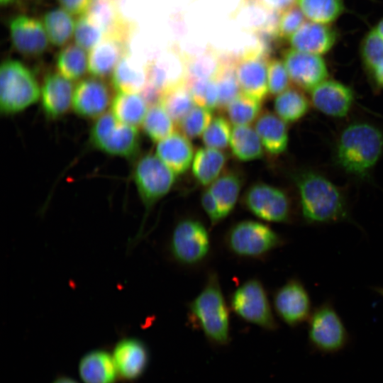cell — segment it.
I'll list each match as a JSON object with an SVG mask.
<instances>
[{
	"mask_svg": "<svg viewBox=\"0 0 383 383\" xmlns=\"http://www.w3.org/2000/svg\"><path fill=\"white\" fill-rule=\"evenodd\" d=\"M230 147L233 155L241 161H250L263 156V145L255 130L249 125L235 126Z\"/></svg>",
	"mask_w": 383,
	"mask_h": 383,
	"instance_id": "obj_32",
	"label": "cell"
},
{
	"mask_svg": "<svg viewBox=\"0 0 383 383\" xmlns=\"http://www.w3.org/2000/svg\"><path fill=\"white\" fill-rule=\"evenodd\" d=\"M72 84L60 73L49 72L43 80L41 103L45 115L57 118L64 115L72 104Z\"/></svg>",
	"mask_w": 383,
	"mask_h": 383,
	"instance_id": "obj_21",
	"label": "cell"
},
{
	"mask_svg": "<svg viewBox=\"0 0 383 383\" xmlns=\"http://www.w3.org/2000/svg\"><path fill=\"white\" fill-rule=\"evenodd\" d=\"M243 183V177L238 172L228 170L211 184L209 189L216 201L222 220L235 208Z\"/></svg>",
	"mask_w": 383,
	"mask_h": 383,
	"instance_id": "obj_28",
	"label": "cell"
},
{
	"mask_svg": "<svg viewBox=\"0 0 383 383\" xmlns=\"http://www.w3.org/2000/svg\"><path fill=\"white\" fill-rule=\"evenodd\" d=\"M213 118V110L196 105L177 124V127L188 138L194 139L203 135Z\"/></svg>",
	"mask_w": 383,
	"mask_h": 383,
	"instance_id": "obj_42",
	"label": "cell"
},
{
	"mask_svg": "<svg viewBox=\"0 0 383 383\" xmlns=\"http://www.w3.org/2000/svg\"><path fill=\"white\" fill-rule=\"evenodd\" d=\"M185 59L186 80L215 79L223 63L222 52L209 45L200 54Z\"/></svg>",
	"mask_w": 383,
	"mask_h": 383,
	"instance_id": "obj_33",
	"label": "cell"
},
{
	"mask_svg": "<svg viewBox=\"0 0 383 383\" xmlns=\"http://www.w3.org/2000/svg\"><path fill=\"white\" fill-rule=\"evenodd\" d=\"M160 104L176 126L196 105L186 82L165 90Z\"/></svg>",
	"mask_w": 383,
	"mask_h": 383,
	"instance_id": "obj_38",
	"label": "cell"
},
{
	"mask_svg": "<svg viewBox=\"0 0 383 383\" xmlns=\"http://www.w3.org/2000/svg\"><path fill=\"white\" fill-rule=\"evenodd\" d=\"M126 53L124 41L116 36L105 35L88 55V70L95 77L105 78L113 73Z\"/></svg>",
	"mask_w": 383,
	"mask_h": 383,
	"instance_id": "obj_22",
	"label": "cell"
},
{
	"mask_svg": "<svg viewBox=\"0 0 383 383\" xmlns=\"http://www.w3.org/2000/svg\"><path fill=\"white\" fill-rule=\"evenodd\" d=\"M290 77L283 61L271 58L268 62L267 87L270 95H278L288 89Z\"/></svg>",
	"mask_w": 383,
	"mask_h": 383,
	"instance_id": "obj_46",
	"label": "cell"
},
{
	"mask_svg": "<svg viewBox=\"0 0 383 383\" xmlns=\"http://www.w3.org/2000/svg\"><path fill=\"white\" fill-rule=\"evenodd\" d=\"M230 306L245 322L267 331L278 327L266 289L257 278L245 280L233 292Z\"/></svg>",
	"mask_w": 383,
	"mask_h": 383,
	"instance_id": "obj_7",
	"label": "cell"
},
{
	"mask_svg": "<svg viewBox=\"0 0 383 383\" xmlns=\"http://www.w3.org/2000/svg\"><path fill=\"white\" fill-rule=\"evenodd\" d=\"M313 105L321 112L333 117H343L354 101L352 89L334 80H325L311 90Z\"/></svg>",
	"mask_w": 383,
	"mask_h": 383,
	"instance_id": "obj_18",
	"label": "cell"
},
{
	"mask_svg": "<svg viewBox=\"0 0 383 383\" xmlns=\"http://www.w3.org/2000/svg\"><path fill=\"white\" fill-rule=\"evenodd\" d=\"M90 138L97 149L112 155L133 157L140 149L137 128L118 121L111 113L97 118L91 129Z\"/></svg>",
	"mask_w": 383,
	"mask_h": 383,
	"instance_id": "obj_9",
	"label": "cell"
},
{
	"mask_svg": "<svg viewBox=\"0 0 383 383\" xmlns=\"http://www.w3.org/2000/svg\"><path fill=\"white\" fill-rule=\"evenodd\" d=\"M372 29L383 38V18Z\"/></svg>",
	"mask_w": 383,
	"mask_h": 383,
	"instance_id": "obj_53",
	"label": "cell"
},
{
	"mask_svg": "<svg viewBox=\"0 0 383 383\" xmlns=\"http://www.w3.org/2000/svg\"><path fill=\"white\" fill-rule=\"evenodd\" d=\"M267 57L257 44L238 54L235 74L241 92L262 102L268 94Z\"/></svg>",
	"mask_w": 383,
	"mask_h": 383,
	"instance_id": "obj_13",
	"label": "cell"
},
{
	"mask_svg": "<svg viewBox=\"0 0 383 383\" xmlns=\"http://www.w3.org/2000/svg\"><path fill=\"white\" fill-rule=\"evenodd\" d=\"M175 125L160 103L150 106L142 124L147 136L157 143L174 133Z\"/></svg>",
	"mask_w": 383,
	"mask_h": 383,
	"instance_id": "obj_40",
	"label": "cell"
},
{
	"mask_svg": "<svg viewBox=\"0 0 383 383\" xmlns=\"http://www.w3.org/2000/svg\"><path fill=\"white\" fill-rule=\"evenodd\" d=\"M43 23L49 41L55 47H61L71 39L76 23L69 12L57 8L44 13Z\"/></svg>",
	"mask_w": 383,
	"mask_h": 383,
	"instance_id": "obj_34",
	"label": "cell"
},
{
	"mask_svg": "<svg viewBox=\"0 0 383 383\" xmlns=\"http://www.w3.org/2000/svg\"><path fill=\"white\" fill-rule=\"evenodd\" d=\"M188 319L211 343L227 345L231 340L230 314L217 273H209L204 287L188 304Z\"/></svg>",
	"mask_w": 383,
	"mask_h": 383,
	"instance_id": "obj_3",
	"label": "cell"
},
{
	"mask_svg": "<svg viewBox=\"0 0 383 383\" xmlns=\"http://www.w3.org/2000/svg\"><path fill=\"white\" fill-rule=\"evenodd\" d=\"M17 0H0L2 6H8L16 3Z\"/></svg>",
	"mask_w": 383,
	"mask_h": 383,
	"instance_id": "obj_54",
	"label": "cell"
},
{
	"mask_svg": "<svg viewBox=\"0 0 383 383\" xmlns=\"http://www.w3.org/2000/svg\"><path fill=\"white\" fill-rule=\"evenodd\" d=\"M337 39L335 30L328 24L305 22L289 38L292 48L321 55L328 52Z\"/></svg>",
	"mask_w": 383,
	"mask_h": 383,
	"instance_id": "obj_20",
	"label": "cell"
},
{
	"mask_svg": "<svg viewBox=\"0 0 383 383\" xmlns=\"http://www.w3.org/2000/svg\"><path fill=\"white\" fill-rule=\"evenodd\" d=\"M363 62L375 83L383 88V38L372 29L361 45Z\"/></svg>",
	"mask_w": 383,
	"mask_h": 383,
	"instance_id": "obj_37",
	"label": "cell"
},
{
	"mask_svg": "<svg viewBox=\"0 0 383 383\" xmlns=\"http://www.w3.org/2000/svg\"><path fill=\"white\" fill-rule=\"evenodd\" d=\"M305 16L297 6H292L281 12L277 35L282 40L289 38L306 22Z\"/></svg>",
	"mask_w": 383,
	"mask_h": 383,
	"instance_id": "obj_47",
	"label": "cell"
},
{
	"mask_svg": "<svg viewBox=\"0 0 383 383\" xmlns=\"http://www.w3.org/2000/svg\"><path fill=\"white\" fill-rule=\"evenodd\" d=\"M201 204L212 226H216L223 221L216 201L209 189L202 192Z\"/></svg>",
	"mask_w": 383,
	"mask_h": 383,
	"instance_id": "obj_48",
	"label": "cell"
},
{
	"mask_svg": "<svg viewBox=\"0 0 383 383\" xmlns=\"http://www.w3.org/2000/svg\"><path fill=\"white\" fill-rule=\"evenodd\" d=\"M261 103L241 92L227 106L224 111L232 124L250 125L261 113Z\"/></svg>",
	"mask_w": 383,
	"mask_h": 383,
	"instance_id": "obj_41",
	"label": "cell"
},
{
	"mask_svg": "<svg viewBox=\"0 0 383 383\" xmlns=\"http://www.w3.org/2000/svg\"><path fill=\"white\" fill-rule=\"evenodd\" d=\"M260 3L262 6L270 10L279 12L292 6L296 0H255Z\"/></svg>",
	"mask_w": 383,
	"mask_h": 383,
	"instance_id": "obj_50",
	"label": "cell"
},
{
	"mask_svg": "<svg viewBox=\"0 0 383 383\" xmlns=\"http://www.w3.org/2000/svg\"><path fill=\"white\" fill-rule=\"evenodd\" d=\"M211 237L204 223L195 218L178 221L170 236L169 250L178 264L194 267L202 263L211 251Z\"/></svg>",
	"mask_w": 383,
	"mask_h": 383,
	"instance_id": "obj_6",
	"label": "cell"
},
{
	"mask_svg": "<svg viewBox=\"0 0 383 383\" xmlns=\"http://www.w3.org/2000/svg\"><path fill=\"white\" fill-rule=\"evenodd\" d=\"M255 128L263 147L270 155H279L287 148V126L278 116L269 111H261L255 120Z\"/></svg>",
	"mask_w": 383,
	"mask_h": 383,
	"instance_id": "obj_26",
	"label": "cell"
},
{
	"mask_svg": "<svg viewBox=\"0 0 383 383\" xmlns=\"http://www.w3.org/2000/svg\"><path fill=\"white\" fill-rule=\"evenodd\" d=\"M196 105L213 110L218 108L219 92L215 79L186 80Z\"/></svg>",
	"mask_w": 383,
	"mask_h": 383,
	"instance_id": "obj_43",
	"label": "cell"
},
{
	"mask_svg": "<svg viewBox=\"0 0 383 383\" xmlns=\"http://www.w3.org/2000/svg\"><path fill=\"white\" fill-rule=\"evenodd\" d=\"M301 218L309 226H322L353 220L345 193L325 176L306 170L294 176Z\"/></svg>",
	"mask_w": 383,
	"mask_h": 383,
	"instance_id": "obj_1",
	"label": "cell"
},
{
	"mask_svg": "<svg viewBox=\"0 0 383 383\" xmlns=\"http://www.w3.org/2000/svg\"><path fill=\"white\" fill-rule=\"evenodd\" d=\"M297 6L309 21L329 24L345 8L342 0H296Z\"/></svg>",
	"mask_w": 383,
	"mask_h": 383,
	"instance_id": "obj_39",
	"label": "cell"
},
{
	"mask_svg": "<svg viewBox=\"0 0 383 383\" xmlns=\"http://www.w3.org/2000/svg\"><path fill=\"white\" fill-rule=\"evenodd\" d=\"M79 374L84 383H115L119 376L113 355L102 350L91 351L82 357Z\"/></svg>",
	"mask_w": 383,
	"mask_h": 383,
	"instance_id": "obj_25",
	"label": "cell"
},
{
	"mask_svg": "<svg viewBox=\"0 0 383 383\" xmlns=\"http://www.w3.org/2000/svg\"><path fill=\"white\" fill-rule=\"evenodd\" d=\"M281 12L270 10L255 0H241L233 14L240 27L244 30L255 33L267 30L277 34Z\"/></svg>",
	"mask_w": 383,
	"mask_h": 383,
	"instance_id": "obj_23",
	"label": "cell"
},
{
	"mask_svg": "<svg viewBox=\"0 0 383 383\" xmlns=\"http://www.w3.org/2000/svg\"><path fill=\"white\" fill-rule=\"evenodd\" d=\"M9 30L13 48L23 56H40L48 47L43 23L34 17L17 15L9 20Z\"/></svg>",
	"mask_w": 383,
	"mask_h": 383,
	"instance_id": "obj_15",
	"label": "cell"
},
{
	"mask_svg": "<svg viewBox=\"0 0 383 383\" xmlns=\"http://www.w3.org/2000/svg\"><path fill=\"white\" fill-rule=\"evenodd\" d=\"M186 59L179 45L174 43L147 65V84L164 91L186 82Z\"/></svg>",
	"mask_w": 383,
	"mask_h": 383,
	"instance_id": "obj_14",
	"label": "cell"
},
{
	"mask_svg": "<svg viewBox=\"0 0 383 383\" xmlns=\"http://www.w3.org/2000/svg\"><path fill=\"white\" fill-rule=\"evenodd\" d=\"M85 14L101 29L104 36H116L125 43L130 29L121 23L113 0H91Z\"/></svg>",
	"mask_w": 383,
	"mask_h": 383,
	"instance_id": "obj_30",
	"label": "cell"
},
{
	"mask_svg": "<svg viewBox=\"0 0 383 383\" xmlns=\"http://www.w3.org/2000/svg\"><path fill=\"white\" fill-rule=\"evenodd\" d=\"M156 155L176 174L184 173L192 163L194 153L190 139L180 132H174L158 142Z\"/></svg>",
	"mask_w": 383,
	"mask_h": 383,
	"instance_id": "obj_24",
	"label": "cell"
},
{
	"mask_svg": "<svg viewBox=\"0 0 383 383\" xmlns=\"http://www.w3.org/2000/svg\"><path fill=\"white\" fill-rule=\"evenodd\" d=\"M91 0H58L63 9L72 15L82 16L87 13Z\"/></svg>",
	"mask_w": 383,
	"mask_h": 383,
	"instance_id": "obj_49",
	"label": "cell"
},
{
	"mask_svg": "<svg viewBox=\"0 0 383 383\" xmlns=\"http://www.w3.org/2000/svg\"><path fill=\"white\" fill-rule=\"evenodd\" d=\"M283 62L290 79L300 89L311 91L328 77V70L321 55L294 50H285Z\"/></svg>",
	"mask_w": 383,
	"mask_h": 383,
	"instance_id": "obj_16",
	"label": "cell"
},
{
	"mask_svg": "<svg viewBox=\"0 0 383 383\" xmlns=\"http://www.w3.org/2000/svg\"><path fill=\"white\" fill-rule=\"evenodd\" d=\"M277 115L285 122H295L308 112L309 103L305 95L294 88H288L277 96L274 102Z\"/></svg>",
	"mask_w": 383,
	"mask_h": 383,
	"instance_id": "obj_36",
	"label": "cell"
},
{
	"mask_svg": "<svg viewBox=\"0 0 383 383\" xmlns=\"http://www.w3.org/2000/svg\"><path fill=\"white\" fill-rule=\"evenodd\" d=\"M74 35L77 44L86 50H90L104 37L101 29L91 22L86 14L80 16L77 20Z\"/></svg>",
	"mask_w": 383,
	"mask_h": 383,
	"instance_id": "obj_45",
	"label": "cell"
},
{
	"mask_svg": "<svg viewBox=\"0 0 383 383\" xmlns=\"http://www.w3.org/2000/svg\"><path fill=\"white\" fill-rule=\"evenodd\" d=\"M148 104L139 93L118 92L111 103V111L120 122L132 126L143 124Z\"/></svg>",
	"mask_w": 383,
	"mask_h": 383,
	"instance_id": "obj_31",
	"label": "cell"
},
{
	"mask_svg": "<svg viewBox=\"0 0 383 383\" xmlns=\"http://www.w3.org/2000/svg\"><path fill=\"white\" fill-rule=\"evenodd\" d=\"M52 383H78L74 379L67 377H61L55 379Z\"/></svg>",
	"mask_w": 383,
	"mask_h": 383,
	"instance_id": "obj_52",
	"label": "cell"
},
{
	"mask_svg": "<svg viewBox=\"0 0 383 383\" xmlns=\"http://www.w3.org/2000/svg\"><path fill=\"white\" fill-rule=\"evenodd\" d=\"M170 26L177 37H181L186 32L185 24L182 16L179 13H175L170 17Z\"/></svg>",
	"mask_w": 383,
	"mask_h": 383,
	"instance_id": "obj_51",
	"label": "cell"
},
{
	"mask_svg": "<svg viewBox=\"0 0 383 383\" xmlns=\"http://www.w3.org/2000/svg\"><path fill=\"white\" fill-rule=\"evenodd\" d=\"M111 101L109 85L101 78L90 77L81 80L72 96V107L79 116L91 118L99 117Z\"/></svg>",
	"mask_w": 383,
	"mask_h": 383,
	"instance_id": "obj_17",
	"label": "cell"
},
{
	"mask_svg": "<svg viewBox=\"0 0 383 383\" xmlns=\"http://www.w3.org/2000/svg\"><path fill=\"white\" fill-rule=\"evenodd\" d=\"M112 355L118 374L127 380L140 377L148 365V348L141 340L136 338L121 340L115 345Z\"/></svg>",
	"mask_w": 383,
	"mask_h": 383,
	"instance_id": "obj_19",
	"label": "cell"
},
{
	"mask_svg": "<svg viewBox=\"0 0 383 383\" xmlns=\"http://www.w3.org/2000/svg\"><path fill=\"white\" fill-rule=\"evenodd\" d=\"M273 307L278 317L290 327L308 321L313 311L309 293L297 278L288 279L274 292Z\"/></svg>",
	"mask_w": 383,
	"mask_h": 383,
	"instance_id": "obj_12",
	"label": "cell"
},
{
	"mask_svg": "<svg viewBox=\"0 0 383 383\" xmlns=\"http://www.w3.org/2000/svg\"><path fill=\"white\" fill-rule=\"evenodd\" d=\"M372 290L381 296H383V287H373Z\"/></svg>",
	"mask_w": 383,
	"mask_h": 383,
	"instance_id": "obj_55",
	"label": "cell"
},
{
	"mask_svg": "<svg viewBox=\"0 0 383 383\" xmlns=\"http://www.w3.org/2000/svg\"><path fill=\"white\" fill-rule=\"evenodd\" d=\"M308 340L314 350L328 354L348 344V330L332 301H325L313 309L308 320Z\"/></svg>",
	"mask_w": 383,
	"mask_h": 383,
	"instance_id": "obj_8",
	"label": "cell"
},
{
	"mask_svg": "<svg viewBox=\"0 0 383 383\" xmlns=\"http://www.w3.org/2000/svg\"><path fill=\"white\" fill-rule=\"evenodd\" d=\"M41 90L33 72L17 60L7 59L1 65L0 108L9 115L21 112L35 103Z\"/></svg>",
	"mask_w": 383,
	"mask_h": 383,
	"instance_id": "obj_4",
	"label": "cell"
},
{
	"mask_svg": "<svg viewBox=\"0 0 383 383\" xmlns=\"http://www.w3.org/2000/svg\"><path fill=\"white\" fill-rule=\"evenodd\" d=\"M227 155L221 150L201 148L196 150L192 161V173L196 181L203 186L214 182L223 170Z\"/></svg>",
	"mask_w": 383,
	"mask_h": 383,
	"instance_id": "obj_29",
	"label": "cell"
},
{
	"mask_svg": "<svg viewBox=\"0 0 383 383\" xmlns=\"http://www.w3.org/2000/svg\"><path fill=\"white\" fill-rule=\"evenodd\" d=\"M175 175L157 155L146 154L137 162L133 177L147 213L170 191Z\"/></svg>",
	"mask_w": 383,
	"mask_h": 383,
	"instance_id": "obj_10",
	"label": "cell"
},
{
	"mask_svg": "<svg viewBox=\"0 0 383 383\" xmlns=\"http://www.w3.org/2000/svg\"><path fill=\"white\" fill-rule=\"evenodd\" d=\"M228 119L222 115L213 118L202 135V142L206 147L222 150L230 143L232 130Z\"/></svg>",
	"mask_w": 383,
	"mask_h": 383,
	"instance_id": "obj_44",
	"label": "cell"
},
{
	"mask_svg": "<svg viewBox=\"0 0 383 383\" xmlns=\"http://www.w3.org/2000/svg\"><path fill=\"white\" fill-rule=\"evenodd\" d=\"M227 249L234 255L261 259L284 243V239L268 225L243 220L231 226L224 238Z\"/></svg>",
	"mask_w": 383,
	"mask_h": 383,
	"instance_id": "obj_5",
	"label": "cell"
},
{
	"mask_svg": "<svg viewBox=\"0 0 383 383\" xmlns=\"http://www.w3.org/2000/svg\"><path fill=\"white\" fill-rule=\"evenodd\" d=\"M383 152V132L367 122L347 126L338 138L335 160L338 167L352 176L368 177Z\"/></svg>",
	"mask_w": 383,
	"mask_h": 383,
	"instance_id": "obj_2",
	"label": "cell"
},
{
	"mask_svg": "<svg viewBox=\"0 0 383 383\" xmlns=\"http://www.w3.org/2000/svg\"><path fill=\"white\" fill-rule=\"evenodd\" d=\"M111 83L118 92L140 93L147 84V65L126 52L112 73Z\"/></svg>",
	"mask_w": 383,
	"mask_h": 383,
	"instance_id": "obj_27",
	"label": "cell"
},
{
	"mask_svg": "<svg viewBox=\"0 0 383 383\" xmlns=\"http://www.w3.org/2000/svg\"><path fill=\"white\" fill-rule=\"evenodd\" d=\"M84 50L72 43L64 46L56 58L58 72L69 80L82 78L88 69V57Z\"/></svg>",
	"mask_w": 383,
	"mask_h": 383,
	"instance_id": "obj_35",
	"label": "cell"
},
{
	"mask_svg": "<svg viewBox=\"0 0 383 383\" xmlns=\"http://www.w3.org/2000/svg\"><path fill=\"white\" fill-rule=\"evenodd\" d=\"M244 207L260 219L277 223L294 221L292 203L281 189L265 183L250 186L243 198Z\"/></svg>",
	"mask_w": 383,
	"mask_h": 383,
	"instance_id": "obj_11",
	"label": "cell"
}]
</instances>
